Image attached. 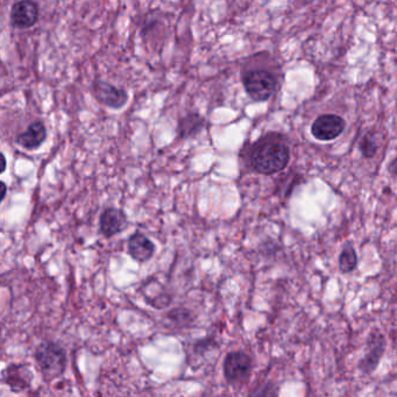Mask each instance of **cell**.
I'll return each instance as SVG.
<instances>
[{
  "label": "cell",
  "mask_w": 397,
  "mask_h": 397,
  "mask_svg": "<svg viewBox=\"0 0 397 397\" xmlns=\"http://www.w3.org/2000/svg\"><path fill=\"white\" fill-rule=\"evenodd\" d=\"M289 162V149L281 141L264 139L250 151V165L257 172L271 175L281 172Z\"/></svg>",
  "instance_id": "1"
},
{
  "label": "cell",
  "mask_w": 397,
  "mask_h": 397,
  "mask_svg": "<svg viewBox=\"0 0 397 397\" xmlns=\"http://www.w3.org/2000/svg\"><path fill=\"white\" fill-rule=\"evenodd\" d=\"M34 358L43 379L52 381L63 374L67 366V355L60 345L46 341L39 345L34 352Z\"/></svg>",
  "instance_id": "2"
},
{
  "label": "cell",
  "mask_w": 397,
  "mask_h": 397,
  "mask_svg": "<svg viewBox=\"0 0 397 397\" xmlns=\"http://www.w3.org/2000/svg\"><path fill=\"white\" fill-rule=\"evenodd\" d=\"M243 82L247 93L257 102L271 98L276 88L274 75L260 69L247 71L243 76Z\"/></svg>",
  "instance_id": "3"
},
{
  "label": "cell",
  "mask_w": 397,
  "mask_h": 397,
  "mask_svg": "<svg viewBox=\"0 0 397 397\" xmlns=\"http://www.w3.org/2000/svg\"><path fill=\"white\" fill-rule=\"evenodd\" d=\"M252 372V359L244 352H232L224 361V375L227 382L241 383L250 377Z\"/></svg>",
  "instance_id": "4"
},
{
  "label": "cell",
  "mask_w": 397,
  "mask_h": 397,
  "mask_svg": "<svg viewBox=\"0 0 397 397\" xmlns=\"http://www.w3.org/2000/svg\"><path fill=\"white\" fill-rule=\"evenodd\" d=\"M39 20V6L33 0H20L12 6V25L19 29H31Z\"/></svg>",
  "instance_id": "5"
},
{
  "label": "cell",
  "mask_w": 397,
  "mask_h": 397,
  "mask_svg": "<svg viewBox=\"0 0 397 397\" xmlns=\"http://www.w3.org/2000/svg\"><path fill=\"white\" fill-rule=\"evenodd\" d=\"M344 128L345 121L343 118L334 114H325L315 120L311 132L318 140L329 141L340 135Z\"/></svg>",
  "instance_id": "6"
},
{
  "label": "cell",
  "mask_w": 397,
  "mask_h": 397,
  "mask_svg": "<svg viewBox=\"0 0 397 397\" xmlns=\"http://www.w3.org/2000/svg\"><path fill=\"white\" fill-rule=\"evenodd\" d=\"M93 93L99 103L112 109L123 107L128 100V95L123 89L116 88L114 85L104 81L96 82Z\"/></svg>",
  "instance_id": "7"
},
{
  "label": "cell",
  "mask_w": 397,
  "mask_h": 397,
  "mask_svg": "<svg viewBox=\"0 0 397 397\" xmlns=\"http://www.w3.org/2000/svg\"><path fill=\"white\" fill-rule=\"evenodd\" d=\"M127 224V216L120 209L106 208L99 218V230L105 238L117 236L126 227Z\"/></svg>",
  "instance_id": "8"
},
{
  "label": "cell",
  "mask_w": 397,
  "mask_h": 397,
  "mask_svg": "<svg viewBox=\"0 0 397 397\" xmlns=\"http://www.w3.org/2000/svg\"><path fill=\"white\" fill-rule=\"evenodd\" d=\"M127 250L130 257L139 262H146L151 260L155 254L156 247L149 238L142 233H134L127 244Z\"/></svg>",
  "instance_id": "9"
},
{
  "label": "cell",
  "mask_w": 397,
  "mask_h": 397,
  "mask_svg": "<svg viewBox=\"0 0 397 397\" xmlns=\"http://www.w3.org/2000/svg\"><path fill=\"white\" fill-rule=\"evenodd\" d=\"M47 137V130L41 121L31 123L24 133L15 137V142L25 148L27 151H34L45 142Z\"/></svg>",
  "instance_id": "10"
},
{
  "label": "cell",
  "mask_w": 397,
  "mask_h": 397,
  "mask_svg": "<svg viewBox=\"0 0 397 397\" xmlns=\"http://www.w3.org/2000/svg\"><path fill=\"white\" fill-rule=\"evenodd\" d=\"M31 373L27 369L24 368L22 366L13 365L10 366L5 373V382L11 387L13 390H25L29 388L31 384Z\"/></svg>",
  "instance_id": "11"
},
{
  "label": "cell",
  "mask_w": 397,
  "mask_h": 397,
  "mask_svg": "<svg viewBox=\"0 0 397 397\" xmlns=\"http://www.w3.org/2000/svg\"><path fill=\"white\" fill-rule=\"evenodd\" d=\"M205 126V120L203 117L200 116L198 113H189L186 117H183L179 120V137L182 139H188V137H196Z\"/></svg>",
  "instance_id": "12"
},
{
  "label": "cell",
  "mask_w": 397,
  "mask_h": 397,
  "mask_svg": "<svg viewBox=\"0 0 397 397\" xmlns=\"http://www.w3.org/2000/svg\"><path fill=\"white\" fill-rule=\"evenodd\" d=\"M358 259L357 254L352 247H345L344 250L341 252L340 257H339V266H340L341 271L348 273L354 269L357 266Z\"/></svg>",
  "instance_id": "13"
},
{
  "label": "cell",
  "mask_w": 397,
  "mask_h": 397,
  "mask_svg": "<svg viewBox=\"0 0 397 397\" xmlns=\"http://www.w3.org/2000/svg\"><path fill=\"white\" fill-rule=\"evenodd\" d=\"M169 318L176 323H186L189 322L191 313L186 309H174L169 313Z\"/></svg>",
  "instance_id": "14"
},
{
  "label": "cell",
  "mask_w": 397,
  "mask_h": 397,
  "mask_svg": "<svg viewBox=\"0 0 397 397\" xmlns=\"http://www.w3.org/2000/svg\"><path fill=\"white\" fill-rule=\"evenodd\" d=\"M361 149L365 156H373V154L375 153L376 147L369 137H366L365 141L362 142Z\"/></svg>",
  "instance_id": "15"
},
{
  "label": "cell",
  "mask_w": 397,
  "mask_h": 397,
  "mask_svg": "<svg viewBox=\"0 0 397 397\" xmlns=\"http://www.w3.org/2000/svg\"><path fill=\"white\" fill-rule=\"evenodd\" d=\"M390 169H391V172H393V174H395V175L397 176V158L396 160H395V161L393 162V165H391Z\"/></svg>",
  "instance_id": "16"
},
{
  "label": "cell",
  "mask_w": 397,
  "mask_h": 397,
  "mask_svg": "<svg viewBox=\"0 0 397 397\" xmlns=\"http://www.w3.org/2000/svg\"><path fill=\"white\" fill-rule=\"evenodd\" d=\"M1 186H3V197H1V200H4L5 196H6V184L4 182H1Z\"/></svg>",
  "instance_id": "17"
}]
</instances>
